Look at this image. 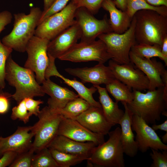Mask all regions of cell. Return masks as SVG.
Returning <instances> with one entry per match:
<instances>
[{
  "mask_svg": "<svg viewBox=\"0 0 167 167\" xmlns=\"http://www.w3.org/2000/svg\"><path fill=\"white\" fill-rule=\"evenodd\" d=\"M5 78L8 84L15 88L12 98L17 104L26 98H33L45 94L41 86L36 80L34 72L19 65L12 59L11 55L6 61Z\"/></svg>",
  "mask_w": 167,
  "mask_h": 167,
  "instance_id": "3",
  "label": "cell"
},
{
  "mask_svg": "<svg viewBox=\"0 0 167 167\" xmlns=\"http://www.w3.org/2000/svg\"><path fill=\"white\" fill-rule=\"evenodd\" d=\"M42 13L39 7H33L28 14H15L13 28L9 34L2 38V43L17 52H25L28 43L34 35Z\"/></svg>",
  "mask_w": 167,
  "mask_h": 167,
  "instance_id": "4",
  "label": "cell"
},
{
  "mask_svg": "<svg viewBox=\"0 0 167 167\" xmlns=\"http://www.w3.org/2000/svg\"><path fill=\"white\" fill-rule=\"evenodd\" d=\"M162 141L165 144L167 143V132H166L165 134L161 137Z\"/></svg>",
  "mask_w": 167,
  "mask_h": 167,
  "instance_id": "47",
  "label": "cell"
},
{
  "mask_svg": "<svg viewBox=\"0 0 167 167\" xmlns=\"http://www.w3.org/2000/svg\"><path fill=\"white\" fill-rule=\"evenodd\" d=\"M152 127L155 131L160 130L167 132V120L160 124H153Z\"/></svg>",
  "mask_w": 167,
  "mask_h": 167,
  "instance_id": "43",
  "label": "cell"
},
{
  "mask_svg": "<svg viewBox=\"0 0 167 167\" xmlns=\"http://www.w3.org/2000/svg\"><path fill=\"white\" fill-rule=\"evenodd\" d=\"M135 26L133 17L130 27L124 33L118 34L113 32L102 34L98 37L105 44L110 59L118 64L130 62V52L132 47L137 43L135 34Z\"/></svg>",
  "mask_w": 167,
  "mask_h": 167,
  "instance_id": "7",
  "label": "cell"
},
{
  "mask_svg": "<svg viewBox=\"0 0 167 167\" xmlns=\"http://www.w3.org/2000/svg\"><path fill=\"white\" fill-rule=\"evenodd\" d=\"M164 87L148 90L145 93L133 90L132 101L126 103L133 115L142 118L148 124L156 123L161 114L167 116V98L164 94Z\"/></svg>",
  "mask_w": 167,
  "mask_h": 167,
  "instance_id": "1",
  "label": "cell"
},
{
  "mask_svg": "<svg viewBox=\"0 0 167 167\" xmlns=\"http://www.w3.org/2000/svg\"><path fill=\"white\" fill-rule=\"evenodd\" d=\"M152 152L150 156L152 160L151 167H167V150L162 151L161 152L158 150L151 149Z\"/></svg>",
  "mask_w": 167,
  "mask_h": 167,
  "instance_id": "36",
  "label": "cell"
},
{
  "mask_svg": "<svg viewBox=\"0 0 167 167\" xmlns=\"http://www.w3.org/2000/svg\"><path fill=\"white\" fill-rule=\"evenodd\" d=\"M35 152L30 148L25 152L18 153L10 167H31Z\"/></svg>",
  "mask_w": 167,
  "mask_h": 167,
  "instance_id": "33",
  "label": "cell"
},
{
  "mask_svg": "<svg viewBox=\"0 0 167 167\" xmlns=\"http://www.w3.org/2000/svg\"><path fill=\"white\" fill-rule=\"evenodd\" d=\"M93 86L97 89L99 94V102L107 120L113 126L119 124L124 112L119 108L118 102L112 100L105 88L99 85Z\"/></svg>",
  "mask_w": 167,
  "mask_h": 167,
  "instance_id": "25",
  "label": "cell"
},
{
  "mask_svg": "<svg viewBox=\"0 0 167 167\" xmlns=\"http://www.w3.org/2000/svg\"><path fill=\"white\" fill-rule=\"evenodd\" d=\"M101 7L109 13V21L113 32L122 34L130 27L133 18L126 11L118 9L114 0H105Z\"/></svg>",
  "mask_w": 167,
  "mask_h": 167,
  "instance_id": "24",
  "label": "cell"
},
{
  "mask_svg": "<svg viewBox=\"0 0 167 167\" xmlns=\"http://www.w3.org/2000/svg\"><path fill=\"white\" fill-rule=\"evenodd\" d=\"M18 153L12 151L4 152L0 158V167L9 166L14 160Z\"/></svg>",
  "mask_w": 167,
  "mask_h": 167,
  "instance_id": "40",
  "label": "cell"
},
{
  "mask_svg": "<svg viewBox=\"0 0 167 167\" xmlns=\"http://www.w3.org/2000/svg\"><path fill=\"white\" fill-rule=\"evenodd\" d=\"M114 2L117 8L122 11H126L127 0H114Z\"/></svg>",
  "mask_w": 167,
  "mask_h": 167,
  "instance_id": "42",
  "label": "cell"
},
{
  "mask_svg": "<svg viewBox=\"0 0 167 167\" xmlns=\"http://www.w3.org/2000/svg\"><path fill=\"white\" fill-rule=\"evenodd\" d=\"M129 57L130 62L148 78L149 82L148 90L164 86V82L167 80V71L162 62L158 61L155 58L147 59L139 57L131 51Z\"/></svg>",
  "mask_w": 167,
  "mask_h": 167,
  "instance_id": "14",
  "label": "cell"
},
{
  "mask_svg": "<svg viewBox=\"0 0 167 167\" xmlns=\"http://www.w3.org/2000/svg\"><path fill=\"white\" fill-rule=\"evenodd\" d=\"M161 47L158 45H150L146 44L137 43L131 48V51L139 57L147 59L158 57L163 61L165 66H167V57L161 52Z\"/></svg>",
  "mask_w": 167,
  "mask_h": 167,
  "instance_id": "28",
  "label": "cell"
},
{
  "mask_svg": "<svg viewBox=\"0 0 167 167\" xmlns=\"http://www.w3.org/2000/svg\"><path fill=\"white\" fill-rule=\"evenodd\" d=\"M107 91L114 98L115 101L129 103L132 101L134 94L132 90L126 85L115 78L105 85Z\"/></svg>",
  "mask_w": 167,
  "mask_h": 167,
  "instance_id": "26",
  "label": "cell"
},
{
  "mask_svg": "<svg viewBox=\"0 0 167 167\" xmlns=\"http://www.w3.org/2000/svg\"><path fill=\"white\" fill-rule=\"evenodd\" d=\"M58 59L75 62L95 61L104 64L110 58L105 44L99 39L77 43Z\"/></svg>",
  "mask_w": 167,
  "mask_h": 167,
  "instance_id": "10",
  "label": "cell"
},
{
  "mask_svg": "<svg viewBox=\"0 0 167 167\" xmlns=\"http://www.w3.org/2000/svg\"><path fill=\"white\" fill-rule=\"evenodd\" d=\"M49 65L45 73V79H50L51 77L57 76L62 79L64 83L73 88L78 94L79 96L87 101L91 106L101 107L99 102L96 101L93 97V94L97 91L93 86L90 88L86 87L84 84L77 80L75 78L71 79L64 77L58 71L55 64L54 58L48 56Z\"/></svg>",
  "mask_w": 167,
  "mask_h": 167,
  "instance_id": "21",
  "label": "cell"
},
{
  "mask_svg": "<svg viewBox=\"0 0 167 167\" xmlns=\"http://www.w3.org/2000/svg\"><path fill=\"white\" fill-rule=\"evenodd\" d=\"M58 135L79 142H92L96 146L105 141V135L93 132L76 120L63 116L59 126Z\"/></svg>",
  "mask_w": 167,
  "mask_h": 167,
  "instance_id": "15",
  "label": "cell"
},
{
  "mask_svg": "<svg viewBox=\"0 0 167 167\" xmlns=\"http://www.w3.org/2000/svg\"><path fill=\"white\" fill-rule=\"evenodd\" d=\"M108 139L96 146L87 161L89 167H124V152L121 141V128L109 131Z\"/></svg>",
  "mask_w": 167,
  "mask_h": 167,
  "instance_id": "5",
  "label": "cell"
},
{
  "mask_svg": "<svg viewBox=\"0 0 167 167\" xmlns=\"http://www.w3.org/2000/svg\"><path fill=\"white\" fill-rule=\"evenodd\" d=\"M49 148L58 167L75 166L88 159L85 157L67 153L53 148Z\"/></svg>",
  "mask_w": 167,
  "mask_h": 167,
  "instance_id": "30",
  "label": "cell"
},
{
  "mask_svg": "<svg viewBox=\"0 0 167 167\" xmlns=\"http://www.w3.org/2000/svg\"><path fill=\"white\" fill-rule=\"evenodd\" d=\"M75 120L91 131L104 135L108 134L113 126L105 117L101 107L91 106Z\"/></svg>",
  "mask_w": 167,
  "mask_h": 167,
  "instance_id": "19",
  "label": "cell"
},
{
  "mask_svg": "<svg viewBox=\"0 0 167 167\" xmlns=\"http://www.w3.org/2000/svg\"><path fill=\"white\" fill-rule=\"evenodd\" d=\"M49 41L34 35L28 43L26 49L28 58L24 67L35 74L36 80L40 84L45 80V73L49 63L47 46Z\"/></svg>",
  "mask_w": 167,
  "mask_h": 167,
  "instance_id": "9",
  "label": "cell"
},
{
  "mask_svg": "<svg viewBox=\"0 0 167 167\" xmlns=\"http://www.w3.org/2000/svg\"><path fill=\"white\" fill-rule=\"evenodd\" d=\"M96 146V145L92 142H79L62 135H58L51 143L48 148L85 157L88 159Z\"/></svg>",
  "mask_w": 167,
  "mask_h": 167,
  "instance_id": "22",
  "label": "cell"
},
{
  "mask_svg": "<svg viewBox=\"0 0 167 167\" xmlns=\"http://www.w3.org/2000/svg\"><path fill=\"white\" fill-rule=\"evenodd\" d=\"M77 8L83 7L93 15L96 14L105 0H71Z\"/></svg>",
  "mask_w": 167,
  "mask_h": 167,
  "instance_id": "35",
  "label": "cell"
},
{
  "mask_svg": "<svg viewBox=\"0 0 167 167\" xmlns=\"http://www.w3.org/2000/svg\"></svg>",
  "mask_w": 167,
  "mask_h": 167,
  "instance_id": "48",
  "label": "cell"
},
{
  "mask_svg": "<svg viewBox=\"0 0 167 167\" xmlns=\"http://www.w3.org/2000/svg\"><path fill=\"white\" fill-rule=\"evenodd\" d=\"M132 128L136 134L135 140L138 150L145 152L149 149L167 150V145L162 142L155 131L142 118L133 115Z\"/></svg>",
  "mask_w": 167,
  "mask_h": 167,
  "instance_id": "13",
  "label": "cell"
},
{
  "mask_svg": "<svg viewBox=\"0 0 167 167\" xmlns=\"http://www.w3.org/2000/svg\"><path fill=\"white\" fill-rule=\"evenodd\" d=\"M36 153L32 158L31 167H58L48 148Z\"/></svg>",
  "mask_w": 167,
  "mask_h": 167,
  "instance_id": "31",
  "label": "cell"
},
{
  "mask_svg": "<svg viewBox=\"0 0 167 167\" xmlns=\"http://www.w3.org/2000/svg\"><path fill=\"white\" fill-rule=\"evenodd\" d=\"M43 10L44 12L48 10L52 5L55 0H43Z\"/></svg>",
  "mask_w": 167,
  "mask_h": 167,
  "instance_id": "45",
  "label": "cell"
},
{
  "mask_svg": "<svg viewBox=\"0 0 167 167\" xmlns=\"http://www.w3.org/2000/svg\"><path fill=\"white\" fill-rule=\"evenodd\" d=\"M12 95L6 92H0V114L6 113L9 109L10 101Z\"/></svg>",
  "mask_w": 167,
  "mask_h": 167,
  "instance_id": "39",
  "label": "cell"
},
{
  "mask_svg": "<svg viewBox=\"0 0 167 167\" xmlns=\"http://www.w3.org/2000/svg\"><path fill=\"white\" fill-rule=\"evenodd\" d=\"M91 106L82 98L78 97L71 101L61 109L54 111L65 118L75 119Z\"/></svg>",
  "mask_w": 167,
  "mask_h": 167,
  "instance_id": "27",
  "label": "cell"
},
{
  "mask_svg": "<svg viewBox=\"0 0 167 167\" xmlns=\"http://www.w3.org/2000/svg\"><path fill=\"white\" fill-rule=\"evenodd\" d=\"M71 0H55L48 10L44 12H42L39 24L49 16L62 10L66 6L69 2Z\"/></svg>",
  "mask_w": 167,
  "mask_h": 167,
  "instance_id": "37",
  "label": "cell"
},
{
  "mask_svg": "<svg viewBox=\"0 0 167 167\" xmlns=\"http://www.w3.org/2000/svg\"><path fill=\"white\" fill-rule=\"evenodd\" d=\"M13 49L4 45L0 39V89L6 86L5 68L7 60L11 55Z\"/></svg>",
  "mask_w": 167,
  "mask_h": 167,
  "instance_id": "32",
  "label": "cell"
},
{
  "mask_svg": "<svg viewBox=\"0 0 167 167\" xmlns=\"http://www.w3.org/2000/svg\"><path fill=\"white\" fill-rule=\"evenodd\" d=\"M42 84L43 91L50 96L47 101L48 106L54 111L62 109L69 101L79 96L72 91L57 84L50 79H46Z\"/></svg>",
  "mask_w": 167,
  "mask_h": 167,
  "instance_id": "20",
  "label": "cell"
},
{
  "mask_svg": "<svg viewBox=\"0 0 167 167\" xmlns=\"http://www.w3.org/2000/svg\"><path fill=\"white\" fill-rule=\"evenodd\" d=\"M12 18V14L8 11L0 12V33L11 22Z\"/></svg>",
  "mask_w": 167,
  "mask_h": 167,
  "instance_id": "41",
  "label": "cell"
},
{
  "mask_svg": "<svg viewBox=\"0 0 167 167\" xmlns=\"http://www.w3.org/2000/svg\"><path fill=\"white\" fill-rule=\"evenodd\" d=\"M32 126H18L11 135L5 138L0 137V156L6 151H12L18 153L29 150L32 145L34 133Z\"/></svg>",
  "mask_w": 167,
  "mask_h": 167,
  "instance_id": "18",
  "label": "cell"
},
{
  "mask_svg": "<svg viewBox=\"0 0 167 167\" xmlns=\"http://www.w3.org/2000/svg\"><path fill=\"white\" fill-rule=\"evenodd\" d=\"M161 52L164 56L167 57V36L163 40L161 46Z\"/></svg>",
  "mask_w": 167,
  "mask_h": 167,
  "instance_id": "46",
  "label": "cell"
},
{
  "mask_svg": "<svg viewBox=\"0 0 167 167\" xmlns=\"http://www.w3.org/2000/svg\"><path fill=\"white\" fill-rule=\"evenodd\" d=\"M75 19L80 29V41H93L102 34L113 32L106 14L98 19L86 8L80 7L76 11Z\"/></svg>",
  "mask_w": 167,
  "mask_h": 167,
  "instance_id": "11",
  "label": "cell"
},
{
  "mask_svg": "<svg viewBox=\"0 0 167 167\" xmlns=\"http://www.w3.org/2000/svg\"><path fill=\"white\" fill-rule=\"evenodd\" d=\"M141 10H151L167 16V6H156L149 4L145 0H127L126 12L131 18L138 11Z\"/></svg>",
  "mask_w": 167,
  "mask_h": 167,
  "instance_id": "29",
  "label": "cell"
},
{
  "mask_svg": "<svg viewBox=\"0 0 167 167\" xmlns=\"http://www.w3.org/2000/svg\"><path fill=\"white\" fill-rule=\"evenodd\" d=\"M77 7L72 1L59 11L49 16L38 24L34 35L50 41L76 23Z\"/></svg>",
  "mask_w": 167,
  "mask_h": 167,
  "instance_id": "8",
  "label": "cell"
},
{
  "mask_svg": "<svg viewBox=\"0 0 167 167\" xmlns=\"http://www.w3.org/2000/svg\"><path fill=\"white\" fill-rule=\"evenodd\" d=\"M81 35L79 27L76 22L49 41L47 46L48 55L55 59L58 58L77 43Z\"/></svg>",
  "mask_w": 167,
  "mask_h": 167,
  "instance_id": "17",
  "label": "cell"
},
{
  "mask_svg": "<svg viewBox=\"0 0 167 167\" xmlns=\"http://www.w3.org/2000/svg\"><path fill=\"white\" fill-rule=\"evenodd\" d=\"M24 99L25 106L30 116L33 115L37 116L40 111V105L44 102L41 100H35L33 98L29 97Z\"/></svg>",
  "mask_w": 167,
  "mask_h": 167,
  "instance_id": "38",
  "label": "cell"
},
{
  "mask_svg": "<svg viewBox=\"0 0 167 167\" xmlns=\"http://www.w3.org/2000/svg\"><path fill=\"white\" fill-rule=\"evenodd\" d=\"M38 121L32 126L34 139L31 148L36 153L49 146L58 135V131L62 116L45 106L40 111Z\"/></svg>",
  "mask_w": 167,
  "mask_h": 167,
  "instance_id": "6",
  "label": "cell"
},
{
  "mask_svg": "<svg viewBox=\"0 0 167 167\" xmlns=\"http://www.w3.org/2000/svg\"><path fill=\"white\" fill-rule=\"evenodd\" d=\"M30 117L25 106L24 99L12 109L11 117L13 120L18 119L26 123L29 122Z\"/></svg>",
  "mask_w": 167,
  "mask_h": 167,
  "instance_id": "34",
  "label": "cell"
},
{
  "mask_svg": "<svg viewBox=\"0 0 167 167\" xmlns=\"http://www.w3.org/2000/svg\"><path fill=\"white\" fill-rule=\"evenodd\" d=\"M65 70L68 74L79 78L83 84L106 85L115 78L109 67L103 63H98L91 67L67 68Z\"/></svg>",
  "mask_w": 167,
  "mask_h": 167,
  "instance_id": "16",
  "label": "cell"
},
{
  "mask_svg": "<svg viewBox=\"0 0 167 167\" xmlns=\"http://www.w3.org/2000/svg\"><path fill=\"white\" fill-rule=\"evenodd\" d=\"M149 4L154 6H167V0H145Z\"/></svg>",
  "mask_w": 167,
  "mask_h": 167,
  "instance_id": "44",
  "label": "cell"
},
{
  "mask_svg": "<svg viewBox=\"0 0 167 167\" xmlns=\"http://www.w3.org/2000/svg\"><path fill=\"white\" fill-rule=\"evenodd\" d=\"M133 17L137 43L158 45L161 47L167 36V16L154 11L141 10Z\"/></svg>",
  "mask_w": 167,
  "mask_h": 167,
  "instance_id": "2",
  "label": "cell"
},
{
  "mask_svg": "<svg viewBox=\"0 0 167 167\" xmlns=\"http://www.w3.org/2000/svg\"><path fill=\"white\" fill-rule=\"evenodd\" d=\"M125 111L119 125L121 126V141L124 153L130 157L135 156L138 151L132 128L133 114L128 108L125 102H122Z\"/></svg>",
  "mask_w": 167,
  "mask_h": 167,
  "instance_id": "23",
  "label": "cell"
},
{
  "mask_svg": "<svg viewBox=\"0 0 167 167\" xmlns=\"http://www.w3.org/2000/svg\"><path fill=\"white\" fill-rule=\"evenodd\" d=\"M108 66L115 78L131 89L141 92L148 90L149 82L148 78L131 62L119 64L111 59L109 62Z\"/></svg>",
  "mask_w": 167,
  "mask_h": 167,
  "instance_id": "12",
  "label": "cell"
}]
</instances>
